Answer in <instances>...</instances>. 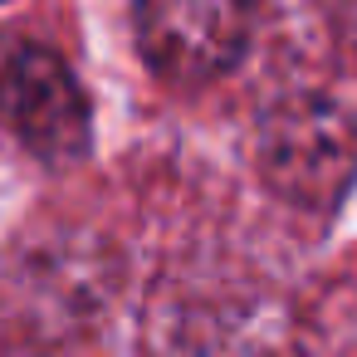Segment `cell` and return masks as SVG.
I'll return each mask as SVG.
<instances>
[{"mask_svg": "<svg viewBox=\"0 0 357 357\" xmlns=\"http://www.w3.org/2000/svg\"><path fill=\"white\" fill-rule=\"evenodd\" d=\"M255 157L279 201L328 215L357 181V118L323 93H294L264 113Z\"/></svg>", "mask_w": 357, "mask_h": 357, "instance_id": "1", "label": "cell"}, {"mask_svg": "<svg viewBox=\"0 0 357 357\" xmlns=\"http://www.w3.org/2000/svg\"><path fill=\"white\" fill-rule=\"evenodd\" d=\"M0 118L45 167H74L93 147V113L74 69L25 35L0 40Z\"/></svg>", "mask_w": 357, "mask_h": 357, "instance_id": "2", "label": "cell"}, {"mask_svg": "<svg viewBox=\"0 0 357 357\" xmlns=\"http://www.w3.org/2000/svg\"><path fill=\"white\" fill-rule=\"evenodd\" d=\"M137 50L167 84H211L245 59L250 0H137Z\"/></svg>", "mask_w": 357, "mask_h": 357, "instance_id": "3", "label": "cell"}]
</instances>
